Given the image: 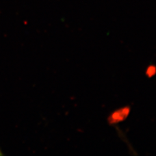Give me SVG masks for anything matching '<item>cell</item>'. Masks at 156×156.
Wrapping results in <instances>:
<instances>
[{"instance_id": "6da1fadb", "label": "cell", "mask_w": 156, "mask_h": 156, "mask_svg": "<svg viewBox=\"0 0 156 156\" xmlns=\"http://www.w3.org/2000/svg\"><path fill=\"white\" fill-rule=\"evenodd\" d=\"M131 108L128 106L122 107L114 111L107 119L109 124L111 125L116 124L125 120L129 116Z\"/></svg>"}, {"instance_id": "7a4b0ae2", "label": "cell", "mask_w": 156, "mask_h": 156, "mask_svg": "<svg viewBox=\"0 0 156 156\" xmlns=\"http://www.w3.org/2000/svg\"><path fill=\"white\" fill-rule=\"evenodd\" d=\"M156 73V68L154 65H150L146 68V75L148 77H153Z\"/></svg>"}]
</instances>
